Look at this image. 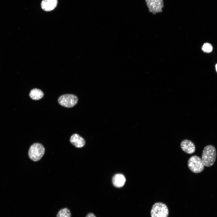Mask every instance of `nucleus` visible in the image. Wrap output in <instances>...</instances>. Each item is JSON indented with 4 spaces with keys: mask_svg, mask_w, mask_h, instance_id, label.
<instances>
[{
    "mask_svg": "<svg viewBox=\"0 0 217 217\" xmlns=\"http://www.w3.org/2000/svg\"><path fill=\"white\" fill-rule=\"evenodd\" d=\"M216 157V151L215 147L208 145L204 148L201 160L204 166L209 167L214 164Z\"/></svg>",
    "mask_w": 217,
    "mask_h": 217,
    "instance_id": "f257e3e1",
    "label": "nucleus"
},
{
    "mask_svg": "<svg viewBox=\"0 0 217 217\" xmlns=\"http://www.w3.org/2000/svg\"><path fill=\"white\" fill-rule=\"evenodd\" d=\"M45 153V149L42 144L39 143H35L30 147L28 156L32 160L37 161L41 159Z\"/></svg>",
    "mask_w": 217,
    "mask_h": 217,
    "instance_id": "f03ea898",
    "label": "nucleus"
},
{
    "mask_svg": "<svg viewBox=\"0 0 217 217\" xmlns=\"http://www.w3.org/2000/svg\"><path fill=\"white\" fill-rule=\"evenodd\" d=\"M150 213L151 217H168L169 211L165 204L157 202L153 206Z\"/></svg>",
    "mask_w": 217,
    "mask_h": 217,
    "instance_id": "7ed1b4c3",
    "label": "nucleus"
},
{
    "mask_svg": "<svg viewBox=\"0 0 217 217\" xmlns=\"http://www.w3.org/2000/svg\"><path fill=\"white\" fill-rule=\"evenodd\" d=\"M58 101L61 105L70 108L74 107L77 104L78 99L75 95L66 94L60 96L58 99Z\"/></svg>",
    "mask_w": 217,
    "mask_h": 217,
    "instance_id": "20e7f679",
    "label": "nucleus"
},
{
    "mask_svg": "<svg viewBox=\"0 0 217 217\" xmlns=\"http://www.w3.org/2000/svg\"><path fill=\"white\" fill-rule=\"evenodd\" d=\"M188 166L190 170L195 173L202 172L204 168L201 159L197 156H193L189 159Z\"/></svg>",
    "mask_w": 217,
    "mask_h": 217,
    "instance_id": "39448f33",
    "label": "nucleus"
},
{
    "mask_svg": "<svg viewBox=\"0 0 217 217\" xmlns=\"http://www.w3.org/2000/svg\"><path fill=\"white\" fill-rule=\"evenodd\" d=\"M145 2L149 11L153 14L162 12L164 7L163 0H145Z\"/></svg>",
    "mask_w": 217,
    "mask_h": 217,
    "instance_id": "423d86ee",
    "label": "nucleus"
},
{
    "mask_svg": "<svg viewBox=\"0 0 217 217\" xmlns=\"http://www.w3.org/2000/svg\"><path fill=\"white\" fill-rule=\"evenodd\" d=\"M181 147L183 151L188 154H191L195 151V146L191 141L185 139L182 140L181 143Z\"/></svg>",
    "mask_w": 217,
    "mask_h": 217,
    "instance_id": "0eeeda50",
    "label": "nucleus"
},
{
    "mask_svg": "<svg viewBox=\"0 0 217 217\" xmlns=\"http://www.w3.org/2000/svg\"><path fill=\"white\" fill-rule=\"evenodd\" d=\"M70 142L74 146L77 148H81L85 144L84 139L77 134H73L70 139Z\"/></svg>",
    "mask_w": 217,
    "mask_h": 217,
    "instance_id": "6e6552de",
    "label": "nucleus"
},
{
    "mask_svg": "<svg viewBox=\"0 0 217 217\" xmlns=\"http://www.w3.org/2000/svg\"><path fill=\"white\" fill-rule=\"evenodd\" d=\"M57 3V0H43L41 3V7L45 11H50L55 8Z\"/></svg>",
    "mask_w": 217,
    "mask_h": 217,
    "instance_id": "1a4fd4ad",
    "label": "nucleus"
},
{
    "mask_svg": "<svg viewBox=\"0 0 217 217\" xmlns=\"http://www.w3.org/2000/svg\"><path fill=\"white\" fill-rule=\"evenodd\" d=\"M126 181L124 176L121 174L115 175L112 178V183L114 186L120 188L122 187Z\"/></svg>",
    "mask_w": 217,
    "mask_h": 217,
    "instance_id": "9d476101",
    "label": "nucleus"
},
{
    "mask_svg": "<svg viewBox=\"0 0 217 217\" xmlns=\"http://www.w3.org/2000/svg\"><path fill=\"white\" fill-rule=\"evenodd\" d=\"M44 95V93L41 90L37 88L32 89L29 93L30 97L34 100H38L42 99Z\"/></svg>",
    "mask_w": 217,
    "mask_h": 217,
    "instance_id": "9b49d317",
    "label": "nucleus"
},
{
    "mask_svg": "<svg viewBox=\"0 0 217 217\" xmlns=\"http://www.w3.org/2000/svg\"><path fill=\"white\" fill-rule=\"evenodd\" d=\"M56 217H71L70 210L67 208L60 209L58 212Z\"/></svg>",
    "mask_w": 217,
    "mask_h": 217,
    "instance_id": "f8f14e48",
    "label": "nucleus"
},
{
    "mask_svg": "<svg viewBox=\"0 0 217 217\" xmlns=\"http://www.w3.org/2000/svg\"><path fill=\"white\" fill-rule=\"evenodd\" d=\"M202 49L204 52L210 53L212 50V47L210 43H206L202 46Z\"/></svg>",
    "mask_w": 217,
    "mask_h": 217,
    "instance_id": "ddd939ff",
    "label": "nucleus"
},
{
    "mask_svg": "<svg viewBox=\"0 0 217 217\" xmlns=\"http://www.w3.org/2000/svg\"><path fill=\"white\" fill-rule=\"evenodd\" d=\"M86 217H96L95 215L92 213H90L88 214Z\"/></svg>",
    "mask_w": 217,
    "mask_h": 217,
    "instance_id": "4468645a",
    "label": "nucleus"
},
{
    "mask_svg": "<svg viewBox=\"0 0 217 217\" xmlns=\"http://www.w3.org/2000/svg\"><path fill=\"white\" fill-rule=\"evenodd\" d=\"M215 68H216V71L217 72V64L215 65Z\"/></svg>",
    "mask_w": 217,
    "mask_h": 217,
    "instance_id": "2eb2a0df",
    "label": "nucleus"
}]
</instances>
